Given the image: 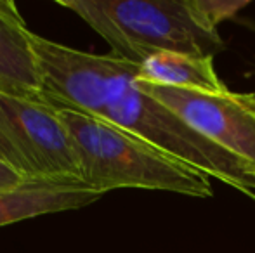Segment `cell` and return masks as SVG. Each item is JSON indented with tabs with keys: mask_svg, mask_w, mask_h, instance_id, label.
Segmentation results:
<instances>
[{
	"mask_svg": "<svg viewBox=\"0 0 255 253\" xmlns=\"http://www.w3.org/2000/svg\"><path fill=\"white\" fill-rule=\"evenodd\" d=\"M135 87L255 172V106L247 94H212L137 80Z\"/></svg>",
	"mask_w": 255,
	"mask_h": 253,
	"instance_id": "5",
	"label": "cell"
},
{
	"mask_svg": "<svg viewBox=\"0 0 255 253\" xmlns=\"http://www.w3.org/2000/svg\"><path fill=\"white\" fill-rule=\"evenodd\" d=\"M247 97H249V101L255 106V94H247Z\"/></svg>",
	"mask_w": 255,
	"mask_h": 253,
	"instance_id": "11",
	"label": "cell"
},
{
	"mask_svg": "<svg viewBox=\"0 0 255 253\" xmlns=\"http://www.w3.org/2000/svg\"><path fill=\"white\" fill-rule=\"evenodd\" d=\"M99 33L113 54L142 64L161 52L214 58L224 49L195 0H57Z\"/></svg>",
	"mask_w": 255,
	"mask_h": 253,
	"instance_id": "3",
	"label": "cell"
},
{
	"mask_svg": "<svg viewBox=\"0 0 255 253\" xmlns=\"http://www.w3.org/2000/svg\"><path fill=\"white\" fill-rule=\"evenodd\" d=\"M31 35L16 3L0 0V94L47 102Z\"/></svg>",
	"mask_w": 255,
	"mask_h": 253,
	"instance_id": "6",
	"label": "cell"
},
{
	"mask_svg": "<svg viewBox=\"0 0 255 253\" xmlns=\"http://www.w3.org/2000/svg\"><path fill=\"white\" fill-rule=\"evenodd\" d=\"M101 196L82 179H28L16 189L0 191V227L47 213L84 208Z\"/></svg>",
	"mask_w": 255,
	"mask_h": 253,
	"instance_id": "7",
	"label": "cell"
},
{
	"mask_svg": "<svg viewBox=\"0 0 255 253\" xmlns=\"http://www.w3.org/2000/svg\"><path fill=\"white\" fill-rule=\"evenodd\" d=\"M252 199H255V194H254V196H252Z\"/></svg>",
	"mask_w": 255,
	"mask_h": 253,
	"instance_id": "12",
	"label": "cell"
},
{
	"mask_svg": "<svg viewBox=\"0 0 255 253\" xmlns=\"http://www.w3.org/2000/svg\"><path fill=\"white\" fill-rule=\"evenodd\" d=\"M26 179L19 175L10 165H7L3 160H0V191H10L19 187Z\"/></svg>",
	"mask_w": 255,
	"mask_h": 253,
	"instance_id": "10",
	"label": "cell"
},
{
	"mask_svg": "<svg viewBox=\"0 0 255 253\" xmlns=\"http://www.w3.org/2000/svg\"><path fill=\"white\" fill-rule=\"evenodd\" d=\"M200 12L207 17L212 26L217 28L222 21L231 19L243 7L249 5V0H195Z\"/></svg>",
	"mask_w": 255,
	"mask_h": 253,
	"instance_id": "9",
	"label": "cell"
},
{
	"mask_svg": "<svg viewBox=\"0 0 255 253\" xmlns=\"http://www.w3.org/2000/svg\"><path fill=\"white\" fill-rule=\"evenodd\" d=\"M0 160L23 179H82L59 113L45 101L0 94Z\"/></svg>",
	"mask_w": 255,
	"mask_h": 253,
	"instance_id": "4",
	"label": "cell"
},
{
	"mask_svg": "<svg viewBox=\"0 0 255 253\" xmlns=\"http://www.w3.org/2000/svg\"><path fill=\"white\" fill-rule=\"evenodd\" d=\"M139 75L141 64H127L99 88L82 115L124 128L165 155L252 198L254 170L200 134L177 113L139 90L135 87Z\"/></svg>",
	"mask_w": 255,
	"mask_h": 253,
	"instance_id": "1",
	"label": "cell"
},
{
	"mask_svg": "<svg viewBox=\"0 0 255 253\" xmlns=\"http://www.w3.org/2000/svg\"><path fill=\"white\" fill-rule=\"evenodd\" d=\"M137 80L149 84L165 85L186 90L228 94L229 88L217 77L214 68V58L161 52L151 56L141 64V75Z\"/></svg>",
	"mask_w": 255,
	"mask_h": 253,
	"instance_id": "8",
	"label": "cell"
},
{
	"mask_svg": "<svg viewBox=\"0 0 255 253\" xmlns=\"http://www.w3.org/2000/svg\"><path fill=\"white\" fill-rule=\"evenodd\" d=\"M57 109V108H56ZM73 144L82 180L106 194L122 187L168 191L193 198L214 194L208 175L149 142L94 116L57 109Z\"/></svg>",
	"mask_w": 255,
	"mask_h": 253,
	"instance_id": "2",
	"label": "cell"
}]
</instances>
